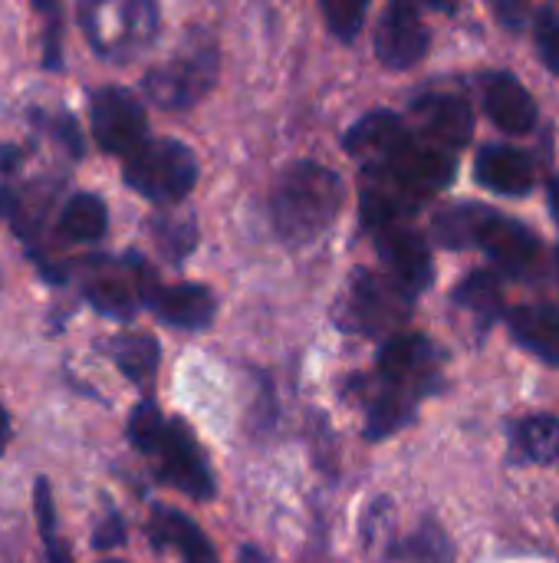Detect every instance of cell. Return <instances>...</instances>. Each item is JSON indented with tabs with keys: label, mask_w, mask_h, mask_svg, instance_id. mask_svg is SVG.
Listing matches in <instances>:
<instances>
[{
	"label": "cell",
	"mask_w": 559,
	"mask_h": 563,
	"mask_svg": "<svg viewBox=\"0 0 559 563\" xmlns=\"http://www.w3.org/2000/svg\"><path fill=\"white\" fill-rule=\"evenodd\" d=\"M343 198V178L333 168L303 158L280 175L270 195V221L290 247H303L336 221Z\"/></svg>",
	"instance_id": "6da1fadb"
},
{
	"label": "cell",
	"mask_w": 559,
	"mask_h": 563,
	"mask_svg": "<svg viewBox=\"0 0 559 563\" xmlns=\"http://www.w3.org/2000/svg\"><path fill=\"white\" fill-rule=\"evenodd\" d=\"M79 26L89 46L112 63L142 53L158 33L155 0H79Z\"/></svg>",
	"instance_id": "7a4b0ae2"
},
{
	"label": "cell",
	"mask_w": 559,
	"mask_h": 563,
	"mask_svg": "<svg viewBox=\"0 0 559 563\" xmlns=\"http://www.w3.org/2000/svg\"><path fill=\"white\" fill-rule=\"evenodd\" d=\"M214 79H217V43L204 30H191V36L168 63L148 69L142 89L161 109H188L211 92Z\"/></svg>",
	"instance_id": "3957f363"
},
{
	"label": "cell",
	"mask_w": 559,
	"mask_h": 563,
	"mask_svg": "<svg viewBox=\"0 0 559 563\" xmlns=\"http://www.w3.org/2000/svg\"><path fill=\"white\" fill-rule=\"evenodd\" d=\"M125 185L155 205H175L191 195L198 181V158L175 139H145L125 158Z\"/></svg>",
	"instance_id": "277c9868"
},
{
	"label": "cell",
	"mask_w": 559,
	"mask_h": 563,
	"mask_svg": "<svg viewBox=\"0 0 559 563\" xmlns=\"http://www.w3.org/2000/svg\"><path fill=\"white\" fill-rule=\"evenodd\" d=\"M409 310H412L409 294H402L389 277L359 267L353 271V277L339 294L336 323L339 330L356 336H382L385 330L405 323Z\"/></svg>",
	"instance_id": "5b68a950"
},
{
	"label": "cell",
	"mask_w": 559,
	"mask_h": 563,
	"mask_svg": "<svg viewBox=\"0 0 559 563\" xmlns=\"http://www.w3.org/2000/svg\"><path fill=\"white\" fill-rule=\"evenodd\" d=\"M441 350L422 333L392 336L379 353V376L385 386H395L415 399L441 389Z\"/></svg>",
	"instance_id": "8992f818"
},
{
	"label": "cell",
	"mask_w": 559,
	"mask_h": 563,
	"mask_svg": "<svg viewBox=\"0 0 559 563\" xmlns=\"http://www.w3.org/2000/svg\"><path fill=\"white\" fill-rule=\"evenodd\" d=\"M92 115V135L96 145L109 155H132L145 135H148V115L145 106L138 102L135 92L122 89V86H105L92 96L89 106Z\"/></svg>",
	"instance_id": "52a82bcc"
},
{
	"label": "cell",
	"mask_w": 559,
	"mask_h": 563,
	"mask_svg": "<svg viewBox=\"0 0 559 563\" xmlns=\"http://www.w3.org/2000/svg\"><path fill=\"white\" fill-rule=\"evenodd\" d=\"M376 168H385L389 175H395L409 191H415L422 201L445 191L455 181V155L441 145L422 142L412 132L379 162H372Z\"/></svg>",
	"instance_id": "ba28073f"
},
{
	"label": "cell",
	"mask_w": 559,
	"mask_h": 563,
	"mask_svg": "<svg viewBox=\"0 0 559 563\" xmlns=\"http://www.w3.org/2000/svg\"><path fill=\"white\" fill-rule=\"evenodd\" d=\"M428 30L422 23V0H392L376 26V56L389 69H412L428 53Z\"/></svg>",
	"instance_id": "9c48e42d"
},
{
	"label": "cell",
	"mask_w": 559,
	"mask_h": 563,
	"mask_svg": "<svg viewBox=\"0 0 559 563\" xmlns=\"http://www.w3.org/2000/svg\"><path fill=\"white\" fill-rule=\"evenodd\" d=\"M376 244H379V257L385 267V277L409 294L412 300L432 287V251L425 244V238L405 224H392L376 231Z\"/></svg>",
	"instance_id": "30bf717a"
},
{
	"label": "cell",
	"mask_w": 559,
	"mask_h": 563,
	"mask_svg": "<svg viewBox=\"0 0 559 563\" xmlns=\"http://www.w3.org/2000/svg\"><path fill=\"white\" fill-rule=\"evenodd\" d=\"M474 247H481L497 264V271L507 277H527L540 257L537 234L527 224H521L507 214H497L494 208L484 214Z\"/></svg>",
	"instance_id": "8fae6325"
},
{
	"label": "cell",
	"mask_w": 559,
	"mask_h": 563,
	"mask_svg": "<svg viewBox=\"0 0 559 563\" xmlns=\"http://www.w3.org/2000/svg\"><path fill=\"white\" fill-rule=\"evenodd\" d=\"M158 455H161V478L168 485H175L178 492H185L194 501L214 498V475H211L191 429L181 419L168 422V432L161 439Z\"/></svg>",
	"instance_id": "7c38bea8"
},
{
	"label": "cell",
	"mask_w": 559,
	"mask_h": 563,
	"mask_svg": "<svg viewBox=\"0 0 559 563\" xmlns=\"http://www.w3.org/2000/svg\"><path fill=\"white\" fill-rule=\"evenodd\" d=\"M481 102H484V112L488 119L511 132V135H527L537 129V119H540V109H537V99L530 96V89L511 76V73H494L484 79L481 86Z\"/></svg>",
	"instance_id": "4fadbf2b"
},
{
	"label": "cell",
	"mask_w": 559,
	"mask_h": 563,
	"mask_svg": "<svg viewBox=\"0 0 559 563\" xmlns=\"http://www.w3.org/2000/svg\"><path fill=\"white\" fill-rule=\"evenodd\" d=\"M412 115L418 129L448 152L465 148L474 135V112L458 96H422L412 102Z\"/></svg>",
	"instance_id": "5bb4252c"
},
{
	"label": "cell",
	"mask_w": 559,
	"mask_h": 563,
	"mask_svg": "<svg viewBox=\"0 0 559 563\" xmlns=\"http://www.w3.org/2000/svg\"><path fill=\"white\" fill-rule=\"evenodd\" d=\"M474 178L497 195L521 198L534 188V162L514 145H484L474 158Z\"/></svg>",
	"instance_id": "9a60e30c"
},
{
	"label": "cell",
	"mask_w": 559,
	"mask_h": 563,
	"mask_svg": "<svg viewBox=\"0 0 559 563\" xmlns=\"http://www.w3.org/2000/svg\"><path fill=\"white\" fill-rule=\"evenodd\" d=\"M507 330L527 353H534L547 366H559V307L554 303L511 307Z\"/></svg>",
	"instance_id": "2e32d148"
},
{
	"label": "cell",
	"mask_w": 559,
	"mask_h": 563,
	"mask_svg": "<svg viewBox=\"0 0 559 563\" xmlns=\"http://www.w3.org/2000/svg\"><path fill=\"white\" fill-rule=\"evenodd\" d=\"M152 310L178 330H204L214 320V294L201 284H175V287H155L148 294Z\"/></svg>",
	"instance_id": "e0dca14e"
},
{
	"label": "cell",
	"mask_w": 559,
	"mask_h": 563,
	"mask_svg": "<svg viewBox=\"0 0 559 563\" xmlns=\"http://www.w3.org/2000/svg\"><path fill=\"white\" fill-rule=\"evenodd\" d=\"M412 129L395 115V112H389V109H376V112H369V115H362L349 132H346V139H343V145H346V152L349 155H356L359 162H366V165H372V162H379V158H385L405 135H409Z\"/></svg>",
	"instance_id": "ac0fdd59"
},
{
	"label": "cell",
	"mask_w": 559,
	"mask_h": 563,
	"mask_svg": "<svg viewBox=\"0 0 559 563\" xmlns=\"http://www.w3.org/2000/svg\"><path fill=\"white\" fill-rule=\"evenodd\" d=\"M451 303L458 310H465L481 330H491L497 323V317L504 313V294H501V277L491 274V271H474L468 274L455 294H451Z\"/></svg>",
	"instance_id": "d6986e66"
},
{
	"label": "cell",
	"mask_w": 559,
	"mask_h": 563,
	"mask_svg": "<svg viewBox=\"0 0 559 563\" xmlns=\"http://www.w3.org/2000/svg\"><path fill=\"white\" fill-rule=\"evenodd\" d=\"M152 534H155L158 544L175 548L185 558V563H217L214 561V548L208 544V538L201 534V528L191 518H185L181 511L158 508L155 525H152Z\"/></svg>",
	"instance_id": "ffe728a7"
},
{
	"label": "cell",
	"mask_w": 559,
	"mask_h": 563,
	"mask_svg": "<svg viewBox=\"0 0 559 563\" xmlns=\"http://www.w3.org/2000/svg\"><path fill=\"white\" fill-rule=\"evenodd\" d=\"M105 224H109V214H105V205L102 198L82 191V195H72L59 214V234L66 241H76V244H92L105 234Z\"/></svg>",
	"instance_id": "44dd1931"
},
{
	"label": "cell",
	"mask_w": 559,
	"mask_h": 563,
	"mask_svg": "<svg viewBox=\"0 0 559 563\" xmlns=\"http://www.w3.org/2000/svg\"><path fill=\"white\" fill-rule=\"evenodd\" d=\"M415 396L395 389V386H382V393L372 399L369 406V419H366V435L372 442L379 439H389L392 432L405 429L412 419H415Z\"/></svg>",
	"instance_id": "7402d4cb"
},
{
	"label": "cell",
	"mask_w": 559,
	"mask_h": 563,
	"mask_svg": "<svg viewBox=\"0 0 559 563\" xmlns=\"http://www.w3.org/2000/svg\"><path fill=\"white\" fill-rule=\"evenodd\" d=\"M514 455L521 462L550 465L559 459V419L530 416L514 429Z\"/></svg>",
	"instance_id": "603a6c76"
},
{
	"label": "cell",
	"mask_w": 559,
	"mask_h": 563,
	"mask_svg": "<svg viewBox=\"0 0 559 563\" xmlns=\"http://www.w3.org/2000/svg\"><path fill=\"white\" fill-rule=\"evenodd\" d=\"M488 211H491L488 205H455V208H445V211L435 214L432 234L438 238V244L455 247V251L474 247L481 221H484Z\"/></svg>",
	"instance_id": "cb8c5ba5"
},
{
	"label": "cell",
	"mask_w": 559,
	"mask_h": 563,
	"mask_svg": "<svg viewBox=\"0 0 559 563\" xmlns=\"http://www.w3.org/2000/svg\"><path fill=\"white\" fill-rule=\"evenodd\" d=\"M112 360L115 366L132 379V383H145L155 376L158 369V343L148 333H122L112 340Z\"/></svg>",
	"instance_id": "d4e9b609"
},
{
	"label": "cell",
	"mask_w": 559,
	"mask_h": 563,
	"mask_svg": "<svg viewBox=\"0 0 559 563\" xmlns=\"http://www.w3.org/2000/svg\"><path fill=\"white\" fill-rule=\"evenodd\" d=\"M399 561L405 563H451L455 561V548L448 544L445 531L438 525H422L412 538H405V544H399L392 551Z\"/></svg>",
	"instance_id": "484cf974"
},
{
	"label": "cell",
	"mask_w": 559,
	"mask_h": 563,
	"mask_svg": "<svg viewBox=\"0 0 559 563\" xmlns=\"http://www.w3.org/2000/svg\"><path fill=\"white\" fill-rule=\"evenodd\" d=\"M86 297L99 313L115 320H128L138 307V294L122 277H99L96 284H89Z\"/></svg>",
	"instance_id": "4316f807"
},
{
	"label": "cell",
	"mask_w": 559,
	"mask_h": 563,
	"mask_svg": "<svg viewBox=\"0 0 559 563\" xmlns=\"http://www.w3.org/2000/svg\"><path fill=\"white\" fill-rule=\"evenodd\" d=\"M165 432H168V422L161 419L158 406H155V402H148V399H145V402H138V406H135V412H132V419H128V439H132V445H135L138 452L152 455V452H158V449H161Z\"/></svg>",
	"instance_id": "83f0119b"
},
{
	"label": "cell",
	"mask_w": 559,
	"mask_h": 563,
	"mask_svg": "<svg viewBox=\"0 0 559 563\" xmlns=\"http://www.w3.org/2000/svg\"><path fill=\"white\" fill-rule=\"evenodd\" d=\"M369 0H323V16L339 40H356L366 23Z\"/></svg>",
	"instance_id": "f1b7e54d"
},
{
	"label": "cell",
	"mask_w": 559,
	"mask_h": 563,
	"mask_svg": "<svg viewBox=\"0 0 559 563\" xmlns=\"http://www.w3.org/2000/svg\"><path fill=\"white\" fill-rule=\"evenodd\" d=\"M158 244L171 261H181L194 247V221L191 218H158L155 224Z\"/></svg>",
	"instance_id": "f546056e"
},
{
	"label": "cell",
	"mask_w": 559,
	"mask_h": 563,
	"mask_svg": "<svg viewBox=\"0 0 559 563\" xmlns=\"http://www.w3.org/2000/svg\"><path fill=\"white\" fill-rule=\"evenodd\" d=\"M534 40H537L540 59L547 63V69H550L554 76H559V13L554 7H544V10L537 13Z\"/></svg>",
	"instance_id": "4dcf8cb0"
},
{
	"label": "cell",
	"mask_w": 559,
	"mask_h": 563,
	"mask_svg": "<svg viewBox=\"0 0 559 563\" xmlns=\"http://www.w3.org/2000/svg\"><path fill=\"white\" fill-rule=\"evenodd\" d=\"M491 13L497 16L501 26L507 30H524L530 16V0H488Z\"/></svg>",
	"instance_id": "1f68e13d"
},
{
	"label": "cell",
	"mask_w": 559,
	"mask_h": 563,
	"mask_svg": "<svg viewBox=\"0 0 559 563\" xmlns=\"http://www.w3.org/2000/svg\"><path fill=\"white\" fill-rule=\"evenodd\" d=\"M125 541V521L119 518V515H109L99 528H96V534H92V544L99 548V551H109V548H115V544H122Z\"/></svg>",
	"instance_id": "d6a6232c"
},
{
	"label": "cell",
	"mask_w": 559,
	"mask_h": 563,
	"mask_svg": "<svg viewBox=\"0 0 559 563\" xmlns=\"http://www.w3.org/2000/svg\"><path fill=\"white\" fill-rule=\"evenodd\" d=\"M56 135H59V142L79 158L82 155V139H79V129H76V119L72 115H59L56 119Z\"/></svg>",
	"instance_id": "836d02e7"
},
{
	"label": "cell",
	"mask_w": 559,
	"mask_h": 563,
	"mask_svg": "<svg viewBox=\"0 0 559 563\" xmlns=\"http://www.w3.org/2000/svg\"><path fill=\"white\" fill-rule=\"evenodd\" d=\"M20 165V148L16 145H0V175H10Z\"/></svg>",
	"instance_id": "e575fe53"
},
{
	"label": "cell",
	"mask_w": 559,
	"mask_h": 563,
	"mask_svg": "<svg viewBox=\"0 0 559 563\" xmlns=\"http://www.w3.org/2000/svg\"><path fill=\"white\" fill-rule=\"evenodd\" d=\"M0 214L3 218H13L16 214V195L10 188H0Z\"/></svg>",
	"instance_id": "d590c367"
},
{
	"label": "cell",
	"mask_w": 559,
	"mask_h": 563,
	"mask_svg": "<svg viewBox=\"0 0 559 563\" xmlns=\"http://www.w3.org/2000/svg\"><path fill=\"white\" fill-rule=\"evenodd\" d=\"M422 3L438 13H458V7H461V0H422Z\"/></svg>",
	"instance_id": "8d00e7d4"
},
{
	"label": "cell",
	"mask_w": 559,
	"mask_h": 563,
	"mask_svg": "<svg viewBox=\"0 0 559 563\" xmlns=\"http://www.w3.org/2000/svg\"><path fill=\"white\" fill-rule=\"evenodd\" d=\"M7 439H10V419H7V412L0 409V452H3V445H7Z\"/></svg>",
	"instance_id": "74e56055"
},
{
	"label": "cell",
	"mask_w": 559,
	"mask_h": 563,
	"mask_svg": "<svg viewBox=\"0 0 559 563\" xmlns=\"http://www.w3.org/2000/svg\"><path fill=\"white\" fill-rule=\"evenodd\" d=\"M550 208H554V214H557L559 221V178L550 181Z\"/></svg>",
	"instance_id": "f35d334b"
},
{
	"label": "cell",
	"mask_w": 559,
	"mask_h": 563,
	"mask_svg": "<svg viewBox=\"0 0 559 563\" xmlns=\"http://www.w3.org/2000/svg\"><path fill=\"white\" fill-rule=\"evenodd\" d=\"M33 3H36L40 10H53V3H56V0H33Z\"/></svg>",
	"instance_id": "ab89813d"
},
{
	"label": "cell",
	"mask_w": 559,
	"mask_h": 563,
	"mask_svg": "<svg viewBox=\"0 0 559 563\" xmlns=\"http://www.w3.org/2000/svg\"><path fill=\"white\" fill-rule=\"evenodd\" d=\"M557 277H559V247H557Z\"/></svg>",
	"instance_id": "60d3db41"
},
{
	"label": "cell",
	"mask_w": 559,
	"mask_h": 563,
	"mask_svg": "<svg viewBox=\"0 0 559 563\" xmlns=\"http://www.w3.org/2000/svg\"><path fill=\"white\" fill-rule=\"evenodd\" d=\"M557 525H559V505H557Z\"/></svg>",
	"instance_id": "b9f144b4"
},
{
	"label": "cell",
	"mask_w": 559,
	"mask_h": 563,
	"mask_svg": "<svg viewBox=\"0 0 559 563\" xmlns=\"http://www.w3.org/2000/svg\"><path fill=\"white\" fill-rule=\"evenodd\" d=\"M105 563H119V561H105Z\"/></svg>",
	"instance_id": "7bdbcfd3"
}]
</instances>
